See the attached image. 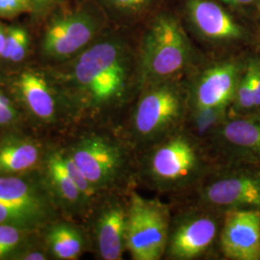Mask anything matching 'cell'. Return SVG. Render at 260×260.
I'll use <instances>...</instances> for the list:
<instances>
[{
	"label": "cell",
	"mask_w": 260,
	"mask_h": 260,
	"mask_svg": "<svg viewBox=\"0 0 260 260\" xmlns=\"http://www.w3.org/2000/svg\"><path fill=\"white\" fill-rule=\"evenodd\" d=\"M113 7L126 12H137L147 7L150 0H106Z\"/></svg>",
	"instance_id": "cell-26"
},
{
	"label": "cell",
	"mask_w": 260,
	"mask_h": 260,
	"mask_svg": "<svg viewBox=\"0 0 260 260\" xmlns=\"http://www.w3.org/2000/svg\"><path fill=\"white\" fill-rule=\"evenodd\" d=\"M188 18L198 34L212 45H226L244 37L243 28L211 0H187Z\"/></svg>",
	"instance_id": "cell-14"
},
{
	"label": "cell",
	"mask_w": 260,
	"mask_h": 260,
	"mask_svg": "<svg viewBox=\"0 0 260 260\" xmlns=\"http://www.w3.org/2000/svg\"><path fill=\"white\" fill-rule=\"evenodd\" d=\"M21 239V232L14 224H0V258L14 251Z\"/></svg>",
	"instance_id": "cell-22"
},
{
	"label": "cell",
	"mask_w": 260,
	"mask_h": 260,
	"mask_svg": "<svg viewBox=\"0 0 260 260\" xmlns=\"http://www.w3.org/2000/svg\"><path fill=\"white\" fill-rule=\"evenodd\" d=\"M27 34L26 30L23 28L11 27L6 30V40H5V46L2 51L1 57L3 59L9 60L10 56L13 53L15 47L19 44V41Z\"/></svg>",
	"instance_id": "cell-25"
},
{
	"label": "cell",
	"mask_w": 260,
	"mask_h": 260,
	"mask_svg": "<svg viewBox=\"0 0 260 260\" xmlns=\"http://www.w3.org/2000/svg\"><path fill=\"white\" fill-rule=\"evenodd\" d=\"M206 146L219 165L260 169V120L230 115Z\"/></svg>",
	"instance_id": "cell-9"
},
{
	"label": "cell",
	"mask_w": 260,
	"mask_h": 260,
	"mask_svg": "<svg viewBox=\"0 0 260 260\" xmlns=\"http://www.w3.org/2000/svg\"><path fill=\"white\" fill-rule=\"evenodd\" d=\"M23 259L26 260H44L46 259V256L43 253L40 252H32L29 253L25 257H23Z\"/></svg>",
	"instance_id": "cell-32"
},
{
	"label": "cell",
	"mask_w": 260,
	"mask_h": 260,
	"mask_svg": "<svg viewBox=\"0 0 260 260\" xmlns=\"http://www.w3.org/2000/svg\"><path fill=\"white\" fill-rule=\"evenodd\" d=\"M33 11L41 13L52 7L58 0H31Z\"/></svg>",
	"instance_id": "cell-29"
},
{
	"label": "cell",
	"mask_w": 260,
	"mask_h": 260,
	"mask_svg": "<svg viewBox=\"0 0 260 260\" xmlns=\"http://www.w3.org/2000/svg\"><path fill=\"white\" fill-rule=\"evenodd\" d=\"M43 216L44 212L0 201V224L26 225L36 223Z\"/></svg>",
	"instance_id": "cell-21"
},
{
	"label": "cell",
	"mask_w": 260,
	"mask_h": 260,
	"mask_svg": "<svg viewBox=\"0 0 260 260\" xmlns=\"http://www.w3.org/2000/svg\"><path fill=\"white\" fill-rule=\"evenodd\" d=\"M163 259H216L224 213L190 201H172Z\"/></svg>",
	"instance_id": "cell-6"
},
{
	"label": "cell",
	"mask_w": 260,
	"mask_h": 260,
	"mask_svg": "<svg viewBox=\"0 0 260 260\" xmlns=\"http://www.w3.org/2000/svg\"><path fill=\"white\" fill-rule=\"evenodd\" d=\"M68 154L98 195L137 186L136 152L124 139L92 132L75 143Z\"/></svg>",
	"instance_id": "cell-5"
},
{
	"label": "cell",
	"mask_w": 260,
	"mask_h": 260,
	"mask_svg": "<svg viewBox=\"0 0 260 260\" xmlns=\"http://www.w3.org/2000/svg\"><path fill=\"white\" fill-rule=\"evenodd\" d=\"M189 109L181 79L142 88L128 108L125 141L136 153L182 127Z\"/></svg>",
	"instance_id": "cell-3"
},
{
	"label": "cell",
	"mask_w": 260,
	"mask_h": 260,
	"mask_svg": "<svg viewBox=\"0 0 260 260\" xmlns=\"http://www.w3.org/2000/svg\"><path fill=\"white\" fill-rule=\"evenodd\" d=\"M251 116H253V117H255V118H257L258 120H260V109H258L257 111L254 112L253 114H251Z\"/></svg>",
	"instance_id": "cell-34"
},
{
	"label": "cell",
	"mask_w": 260,
	"mask_h": 260,
	"mask_svg": "<svg viewBox=\"0 0 260 260\" xmlns=\"http://www.w3.org/2000/svg\"><path fill=\"white\" fill-rule=\"evenodd\" d=\"M5 40H6V31L0 25V57L2 55V51L5 46Z\"/></svg>",
	"instance_id": "cell-31"
},
{
	"label": "cell",
	"mask_w": 260,
	"mask_h": 260,
	"mask_svg": "<svg viewBox=\"0 0 260 260\" xmlns=\"http://www.w3.org/2000/svg\"><path fill=\"white\" fill-rule=\"evenodd\" d=\"M0 201L44 212L43 204L32 188L17 177H0Z\"/></svg>",
	"instance_id": "cell-20"
},
{
	"label": "cell",
	"mask_w": 260,
	"mask_h": 260,
	"mask_svg": "<svg viewBox=\"0 0 260 260\" xmlns=\"http://www.w3.org/2000/svg\"><path fill=\"white\" fill-rule=\"evenodd\" d=\"M48 244L56 258L78 259L86 247V238L81 230L71 223H58L48 234Z\"/></svg>",
	"instance_id": "cell-17"
},
{
	"label": "cell",
	"mask_w": 260,
	"mask_h": 260,
	"mask_svg": "<svg viewBox=\"0 0 260 260\" xmlns=\"http://www.w3.org/2000/svg\"><path fill=\"white\" fill-rule=\"evenodd\" d=\"M217 165L207 146L180 128L136 153L137 186L180 200Z\"/></svg>",
	"instance_id": "cell-2"
},
{
	"label": "cell",
	"mask_w": 260,
	"mask_h": 260,
	"mask_svg": "<svg viewBox=\"0 0 260 260\" xmlns=\"http://www.w3.org/2000/svg\"><path fill=\"white\" fill-rule=\"evenodd\" d=\"M19 92L28 108L43 120H50L54 116L55 103L47 81L34 73H24L20 75Z\"/></svg>",
	"instance_id": "cell-15"
},
{
	"label": "cell",
	"mask_w": 260,
	"mask_h": 260,
	"mask_svg": "<svg viewBox=\"0 0 260 260\" xmlns=\"http://www.w3.org/2000/svg\"><path fill=\"white\" fill-rule=\"evenodd\" d=\"M32 10L31 0H0V17H15Z\"/></svg>",
	"instance_id": "cell-24"
},
{
	"label": "cell",
	"mask_w": 260,
	"mask_h": 260,
	"mask_svg": "<svg viewBox=\"0 0 260 260\" xmlns=\"http://www.w3.org/2000/svg\"><path fill=\"white\" fill-rule=\"evenodd\" d=\"M28 44H29V37H28V34H26L19 41L17 47H15L13 53L10 56V61L15 63L22 61L27 52Z\"/></svg>",
	"instance_id": "cell-27"
},
{
	"label": "cell",
	"mask_w": 260,
	"mask_h": 260,
	"mask_svg": "<svg viewBox=\"0 0 260 260\" xmlns=\"http://www.w3.org/2000/svg\"><path fill=\"white\" fill-rule=\"evenodd\" d=\"M245 69L251 77L255 111L260 109V58L251 57L245 62ZM254 111V112H255ZM253 114V113H252Z\"/></svg>",
	"instance_id": "cell-23"
},
{
	"label": "cell",
	"mask_w": 260,
	"mask_h": 260,
	"mask_svg": "<svg viewBox=\"0 0 260 260\" xmlns=\"http://www.w3.org/2000/svg\"><path fill=\"white\" fill-rule=\"evenodd\" d=\"M176 201H190L223 213L260 210V169L218 164L191 194Z\"/></svg>",
	"instance_id": "cell-7"
},
{
	"label": "cell",
	"mask_w": 260,
	"mask_h": 260,
	"mask_svg": "<svg viewBox=\"0 0 260 260\" xmlns=\"http://www.w3.org/2000/svg\"><path fill=\"white\" fill-rule=\"evenodd\" d=\"M195 61L193 47L176 18L160 14L151 21L137 51L140 90L181 79Z\"/></svg>",
	"instance_id": "cell-4"
},
{
	"label": "cell",
	"mask_w": 260,
	"mask_h": 260,
	"mask_svg": "<svg viewBox=\"0 0 260 260\" xmlns=\"http://www.w3.org/2000/svg\"><path fill=\"white\" fill-rule=\"evenodd\" d=\"M39 158L36 146L26 142L9 143L0 147V173H19L33 167Z\"/></svg>",
	"instance_id": "cell-18"
},
{
	"label": "cell",
	"mask_w": 260,
	"mask_h": 260,
	"mask_svg": "<svg viewBox=\"0 0 260 260\" xmlns=\"http://www.w3.org/2000/svg\"><path fill=\"white\" fill-rule=\"evenodd\" d=\"M218 249L224 259L260 260L259 209L224 212Z\"/></svg>",
	"instance_id": "cell-12"
},
{
	"label": "cell",
	"mask_w": 260,
	"mask_h": 260,
	"mask_svg": "<svg viewBox=\"0 0 260 260\" xmlns=\"http://www.w3.org/2000/svg\"><path fill=\"white\" fill-rule=\"evenodd\" d=\"M224 3L226 4H230V5H235V6H238V5H248V4H251L254 0H222Z\"/></svg>",
	"instance_id": "cell-30"
},
{
	"label": "cell",
	"mask_w": 260,
	"mask_h": 260,
	"mask_svg": "<svg viewBox=\"0 0 260 260\" xmlns=\"http://www.w3.org/2000/svg\"><path fill=\"white\" fill-rule=\"evenodd\" d=\"M229 117V107L189 108L181 128L206 145Z\"/></svg>",
	"instance_id": "cell-16"
},
{
	"label": "cell",
	"mask_w": 260,
	"mask_h": 260,
	"mask_svg": "<svg viewBox=\"0 0 260 260\" xmlns=\"http://www.w3.org/2000/svg\"><path fill=\"white\" fill-rule=\"evenodd\" d=\"M17 113L14 107H6L0 104V124H7L16 119Z\"/></svg>",
	"instance_id": "cell-28"
},
{
	"label": "cell",
	"mask_w": 260,
	"mask_h": 260,
	"mask_svg": "<svg viewBox=\"0 0 260 260\" xmlns=\"http://www.w3.org/2000/svg\"><path fill=\"white\" fill-rule=\"evenodd\" d=\"M244 67L245 62L228 58L193 75L186 81L189 108H231Z\"/></svg>",
	"instance_id": "cell-10"
},
{
	"label": "cell",
	"mask_w": 260,
	"mask_h": 260,
	"mask_svg": "<svg viewBox=\"0 0 260 260\" xmlns=\"http://www.w3.org/2000/svg\"><path fill=\"white\" fill-rule=\"evenodd\" d=\"M0 104L4 105L6 107H13L12 103H11L9 99L4 93H1V92H0Z\"/></svg>",
	"instance_id": "cell-33"
},
{
	"label": "cell",
	"mask_w": 260,
	"mask_h": 260,
	"mask_svg": "<svg viewBox=\"0 0 260 260\" xmlns=\"http://www.w3.org/2000/svg\"><path fill=\"white\" fill-rule=\"evenodd\" d=\"M71 80L91 111L131 105L140 91L137 52L121 38L102 39L75 57Z\"/></svg>",
	"instance_id": "cell-1"
},
{
	"label": "cell",
	"mask_w": 260,
	"mask_h": 260,
	"mask_svg": "<svg viewBox=\"0 0 260 260\" xmlns=\"http://www.w3.org/2000/svg\"><path fill=\"white\" fill-rule=\"evenodd\" d=\"M131 190L106 201L93 222V237L99 256L121 260L126 251V229Z\"/></svg>",
	"instance_id": "cell-13"
},
{
	"label": "cell",
	"mask_w": 260,
	"mask_h": 260,
	"mask_svg": "<svg viewBox=\"0 0 260 260\" xmlns=\"http://www.w3.org/2000/svg\"><path fill=\"white\" fill-rule=\"evenodd\" d=\"M101 26L90 12L80 11L53 20L47 27L42 48L46 55L68 59L79 54L91 45Z\"/></svg>",
	"instance_id": "cell-11"
},
{
	"label": "cell",
	"mask_w": 260,
	"mask_h": 260,
	"mask_svg": "<svg viewBox=\"0 0 260 260\" xmlns=\"http://www.w3.org/2000/svg\"><path fill=\"white\" fill-rule=\"evenodd\" d=\"M172 205L160 198H145L132 189L126 229V251L133 260L163 259Z\"/></svg>",
	"instance_id": "cell-8"
},
{
	"label": "cell",
	"mask_w": 260,
	"mask_h": 260,
	"mask_svg": "<svg viewBox=\"0 0 260 260\" xmlns=\"http://www.w3.org/2000/svg\"><path fill=\"white\" fill-rule=\"evenodd\" d=\"M47 167L57 192L66 203L73 206H84L90 203L66 171L61 160V153H56L49 158Z\"/></svg>",
	"instance_id": "cell-19"
}]
</instances>
